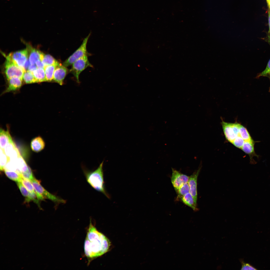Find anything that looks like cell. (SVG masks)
Segmentation results:
<instances>
[{"label":"cell","instance_id":"obj_1","mask_svg":"<svg viewBox=\"0 0 270 270\" xmlns=\"http://www.w3.org/2000/svg\"><path fill=\"white\" fill-rule=\"evenodd\" d=\"M110 244L109 240L98 232L90 220L84 243L86 256L91 260L107 252Z\"/></svg>","mask_w":270,"mask_h":270},{"label":"cell","instance_id":"obj_2","mask_svg":"<svg viewBox=\"0 0 270 270\" xmlns=\"http://www.w3.org/2000/svg\"><path fill=\"white\" fill-rule=\"evenodd\" d=\"M103 161L98 168L94 171L88 170L82 166L83 172L88 183L96 190L104 194L108 198H110L105 188L103 171Z\"/></svg>","mask_w":270,"mask_h":270},{"label":"cell","instance_id":"obj_3","mask_svg":"<svg viewBox=\"0 0 270 270\" xmlns=\"http://www.w3.org/2000/svg\"><path fill=\"white\" fill-rule=\"evenodd\" d=\"M32 182L38 199L43 200L45 199L50 200L58 204H64L66 200L53 194L46 190L41 185L40 182L34 178L30 181Z\"/></svg>","mask_w":270,"mask_h":270},{"label":"cell","instance_id":"obj_4","mask_svg":"<svg viewBox=\"0 0 270 270\" xmlns=\"http://www.w3.org/2000/svg\"><path fill=\"white\" fill-rule=\"evenodd\" d=\"M5 68V73L8 80L14 77H18L22 80L24 74L26 71L12 60L6 58Z\"/></svg>","mask_w":270,"mask_h":270},{"label":"cell","instance_id":"obj_5","mask_svg":"<svg viewBox=\"0 0 270 270\" xmlns=\"http://www.w3.org/2000/svg\"><path fill=\"white\" fill-rule=\"evenodd\" d=\"M90 35V34L84 38L80 47L63 63V65L67 67L72 65L78 59L87 55L86 45Z\"/></svg>","mask_w":270,"mask_h":270},{"label":"cell","instance_id":"obj_6","mask_svg":"<svg viewBox=\"0 0 270 270\" xmlns=\"http://www.w3.org/2000/svg\"><path fill=\"white\" fill-rule=\"evenodd\" d=\"M89 67H92L93 66L89 62L87 56L86 55L72 64L70 72L74 75L77 82H79V75L83 71Z\"/></svg>","mask_w":270,"mask_h":270},{"label":"cell","instance_id":"obj_7","mask_svg":"<svg viewBox=\"0 0 270 270\" xmlns=\"http://www.w3.org/2000/svg\"><path fill=\"white\" fill-rule=\"evenodd\" d=\"M28 50L26 49L10 53L6 58L10 60L18 66L24 70V66L28 59Z\"/></svg>","mask_w":270,"mask_h":270},{"label":"cell","instance_id":"obj_8","mask_svg":"<svg viewBox=\"0 0 270 270\" xmlns=\"http://www.w3.org/2000/svg\"><path fill=\"white\" fill-rule=\"evenodd\" d=\"M172 174L171 181L176 192L184 184L188 182L189 176L172 168Z\"/></svg>","mask_w":270,"mask_h":270},{"label":"cell","instance_id":"obj_9","mask_svg":"<svg viewBox=\"0 0 270 270\" xmlns=\"http://www.w3.org/2000/svg\"><path fill=\"white\" fill-rule=\"evenodd\" d=\"M201 166L189 177L188 182L190 188V193L196 203L197 200V181L201 169Z\"/></svg>","mask_w":270,"mask_h":270},{"label":"cell","instance_id":"obj_10","mask_svg":"<svg viewBox=\"0 0 270 270\" xmlns=\"http://www.w3.org/2000/svg\"><path fill=\"white\" fill-rule=\"evenodd\" d=\"M68 71L66 67L59 63L56 65L55 69L53 80L60 85H62Z\"/></svg>","mask_w":270,"mask_h":270},{"label":"cell","instance_id":"obj_11","mask_svg":"<svg viewBox=\"0 0 270 270\" xmlns=\"http://www.w3.org/2000/svg\"><path fill=\"white\" fill-rule=\"evenodd\" d=\"M255 142H246L242 146V150L243 152L248 154L249 156L250 162L252 164H254L256 162L253 159L254 156L258 157V156L255 153L254 150V146Z\"/></svg>","mask_w":270,"mask_h":270},{"label":"cell","instance_id":"obj_12","mask_svg":"<svg viewBox=\"0 0 270 270\" xmlns=\"http://www.w3.org/2000/svg\"><path fill=\"white\" fill-rule=\"evenodd\" d=\"M8 80L9 81L8 87L3 94L17 90L21 86L22 79L19 78L13 77Z\"/></svg>","mask_w":270,"mask_h":270},{"label":"cell","instance_id":"obj_13","mask_svg":"<svg viewBox=\"0 0 270 270\" xmlns=\"http://www.w3.org/2000/svg\"><path fill=\"white\" fill-rule=\"evenodd\" d=\"M45 146V142L40 136L35 138L31 142V148L32 151L36 152H38L42 150Z\"/></svg>","mask_w":270,"mask_h":270},{"label":"cell","instance_id":"obj_14","mask_svg":"<svg viewBox=\"0 0 270 270\" xmlns=\"http://www.w3.org/2000/svg\"><path fill=\"white\" fill-rule=\"evenodd\" d=\"M12 140L8 130L6 131L1 128L0 130V148L4 149L6 145Z\"/></svg>","mask_w":270,"mask_h":270},{"label":"cell","instance_id":"obj_15","mask_svg":"<svg viewBox=\"0 0 270 270\" xmlns=\"http://www.w3.org/2000/svg\"><path fill=\"white\" fill-rule=\"evenodd\" d=\"M182 202L191 208L194 211L198 210L196 204L190 194L188 192L181 199Z\"/></svg>","mask_w":270,"mask_h":270},{"label":"cell","instance_id":"obj_16","mask_svg":"<svg viewBox=\"0 0 270 270\" xmlns=\"http://www.w3.org/2000/svg\"><path fill=\"white\" fill-rule=\"evenodd\" d=\"M29 48L30 50L29 56V61L31 64H35L37 60H40L42 52L32 47H29Z\"/></svg>","mask_w":270,"mask_h":270},{"label":"cell","instance_id":"obj_17","mask_svg":"<svg viewBox=\"0 0 270 270\" xmlns=\"http://www.w3.org/2000/svg\"><path fill=\"white\" fill-rule=\"evenodd\" d=\"M15 161L18 172L21 174L27 170L29 166L21 155Z\"/></svg>","mask_w":270,"mask_h":270},{"label":"cell","instance_id":"obj_18","mask_svg":"<svg viewBox=\"0 0 270 270\" xmlns=\"http://www.w3.org/2000/svg\"><path fill=\"white\" fill-rule=\"evenodd\" d=\"M32 73L37 82L46 81L44 68H37Z\"/></svg>","mask_w":270,"mask_h":270},{"label":"cell","instance_id":"obj_19","mask_svg":"<svg viewBox=\"0 0 270 270\" xmlns=\"http://www.w3.org/2000/svg\"><path fill=\"white\" fill-rule=\"evenodd\" d=\"M4 170L6 175L10 179L17 182H21L22 176L20 174L15 171Z\"/></svg>","mask_w":270,"mask_h":270},{"label":"cell","instance_id":"obj_20","mask_svg":"<svg viewBox=\"0 0 270 270\" xmlns=\"http://www.w3.org/2000/svg\"><path fill=\"white\" fill-rule=\"evenodd\" d=\"M58 64L44 66V68L46 81L50 82L53 80L54 72L56 66Z\"/></svg>","mask_w":270,"mask_h":270},{"label":"cell","instance_id":"obj_21","mask_svg":"<svg viewBox=\"0 0 270 270\" xmlns=\"http://www.w3.org/2000/svg\"><path fill=\"white\" fill-rule=\"evenodd\" d=\"M177 193L176 199L181 198L187 193L190 192V188L188 182L184 184L176 192Z\"/></svg>","mask_w":270,"mask_h":270},{"label":"cell","instance_id":"obj_22","mask_svg":"<svg viewBox=\"0 0 270 270\" xmlns=\"http://www.w3.org/2000/svg\"><path fill=\"white\" fill-rule=\"evenodd\" d=\"M42 62L45 66L54 64H56L59 62L51 55L49 54H44Z\"/></svg>","mask_w":270,"mask_h":270},{"label":"cell","instance_id":"obj_23","mask_svg":"<svg viewBox=\"0 0 270 270\" xmlns=\"http://www.w3.org/2000/svg\"><path fill=\"white\" fill-rule=\"evenodd\" d=\"M240 132L241 136L246 142L254 141L246 128L241 124L240 127Z\"/></svg>","mask_w":270,"mask_h":270},{"label":"cell","instance_id":"obj_24","mask_svg":"<svg viewBox=\"0 0 270 270\" xmlns=\"http://www.w3.org/2000/svg\"><path fill=\"white\" fill-rule=\"evenodd\" d=\"M0 168L1 170H4L5 166L10 161V158L6 154L4 149L0 148Z\"/></svg>","mask_w":270,"mask_h":270},{"label":"cell","instance_id":"obj_25","mask_svg":"<svg viewBox=\"0 0 270 270\" xmlns=\"http://www.w3.org/2000/svg\"><path fill=\"white\" fill-rule=\"evenodd\" d=\"M24 82L27 84L36 82H37L32 72L26 70L24 72L23 78Z\"/></svg>","mask_w":270,"mask_h":270},{"label":"cell","instance_id":"obj_26","mask_svg":"<svg viewBox=\"0 0 270 270\" xmlns=\"http://www.w3.org/2000/svg\"><path fill=\"white\" fill-rule=\"evenodd\" d=\"M17 148L12 140L9 142L4 148V151L6 155L9 158Z\"/></svg>","mask_w":270,"mask_h":270},{"label":"cell","instance_id":"obj_27","mask_svg":"<svg viewBox=\"0 0 270 270\" xmlns=\"http://www.w3.org/2000/svg\"><path fill=\"white\" fill-rule=\"evenodd\" d=\"M20 182L30 192H35L32 182L29 180L22 177Z\"/></svg>","mask_w":270,"mask_h":270},{"label":"cell","instance_id":"obj_28","mask_svg":"<svg viewBox=\"0 0 270 270\" xmlns=\"http://www.w3.org/2000/svg\"><path fill=\"white\" fill-rule=\"evenodd\" d=\"M18 186L22 194L25 197L26 200L28 198L29 196V192L27 190L20 182H17Z\"/></svg>","mask_w":270,"mask_h":270},{"label":"cell","instance_id":"obj_29","mask_svg":"<svg viewBox=\"0 0 270 270\" xmlns=\"http://www.w3.org/2000/svg\"><path fill=\"white\" fill-rule=\"evenodd\" d=\"M21 174L23 178L30 181L34 178L31 170L29 166L26 171L21 173Z\"/></svg>","mask_w":270,"mask_h":270},{"label":"cell","instance_id":"obj_30","mask_svg":"<svg viewBox=\"0 0 270 270\" xmlns=\"http://www.w3.org/2000/svg\"><path fill=\"white\" fill-rule=\"evenodd\" d=\"M240 262L242 265L241 270H257L255 267L250 264L246 263L242 259H240Z\"/></svg>","mask_w":270,"mask_h":270},{"label":"cell","instance_id":"obj_31","mask_svg":"<svg viewBox=\"0 0 270 270\" xmlns=\"http://www.w3.org/2000/svg\"><path fill=\"white\" fill-rule=\"evenodd\" d=\"M269 74H270V59L265 69L259 74L258 77L266 76Z\"/></svg>","mask_w":270,"mask_h":270},{"label":"cell","instance_id":"obj_32","mask_svg":"<svg viewBox=\"0 0 270 270\" xmlns=\"http://www.w3.org/2000/svg\"><path fill=\"white\" fill-rule=\"evenodd\" d=\"M38 68H44V66L40 60H37L36 63Z\"/></svg>","mask_w":270,"mask_h":270},{"label":"cell","instance_id":"obj_33","mask_svg":"<svg viewBox=\"0 0 270 270\" xmlns=\"http://www.w3.org/2000/svg\"><path fill=\"white\" fill-rule=\"evenodd\" d=\"M37 68H38L36 64H30L28 68V70L32 72L33 71L37 69Z\"/></svg>","mask_w":270,"mask_h":270},{"label":"cell","instance_id":"obj_34","mask_svg":"<svg viewBox=\"0 0 270 270\" xmlns=\"http://www.w3.org/2000/svg\"><path fill=\"white\" fill-rule=\"evenodd\" d=\"M29 59H28L26 61L24 66V68L25 70H27L30 64Z\"/></svg>","mask_w":270,"mask_h":270},{"label":"cell","instance_id":"obj_35","mask_svg":"<svg viewBox=\"0 0 270 270\" xmlns=\"http://www.w3.org/2000/svg\"><path fill=\"white\" fill-rule=\"evenodd\" d=\"M268 24L269 26V30L268 32L270 33V11L268 12Z\"/></svg>","mask_w":270,"mask_h":270},{"label":"cell","instance_id":"obj_36","mask_svg":"<svg viewBox=\"0 0 270 270\" xmlns=\"http://www.w3.org/2000/svg\"><path fill=\"white\" fill-rule=\"evenodd\" d=\"M268 5L270 4V0H266Z\"/></svg>","mask_w":270,"mask_h":270},{"label":"cell","instance_id":"obj_37","mask_svg":"<svg viewBox=\"0 0 270 270\" xmlns=\"http://www.w3.org/2000/svg\"><path fill=\"white\" fill-rule=\"evenodd\" d=\"M270 34V33H269ZM268 41L270 44V34L268 36Z\"/></svg>","mask_w":270,"mask_h":270},{"label":"cell","instance_id":"obj_38","mask_svg":"<svg viewBox=\"0 0 270 270\" xmlns=\"http://www.w3.org/2000/svg\"><path fill=\"white\" fill-rule=\"evenodd\" d=\"M268 5V6H269V8H270V4H269V5Z\"/></svg>","mask_w":270,"mask_h":270}]
</instances>
